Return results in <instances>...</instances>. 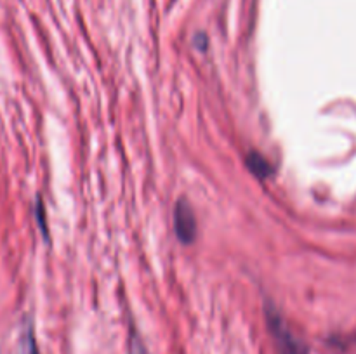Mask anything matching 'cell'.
Segmentation results:
<instances>
[{
    "mask_svg": "<svg viewBox=\"0 0 356 354\" xmlns=\"http://www.w3.org/2000/svg\"><path fill=\"white\" fill-rule=\"evenodd\" d=\"M19 354H39V347H37L35 337H33L30 326L23 332L21 342H19Z\"/></svg>",
    "mask_w": 356,
    "mask_h": 354,
    "instance_id": "obj_4",
    "label": "cell"
},
{
    "mask_svg": "<svg viewBox=\"0 0 356 354\" xmlns=\"http://www.w3.org/2000/svg\"><path fill=\"white\" fill-rule=\"evenodd\" d=\"M247 167L249 170L252 172L254 175H258L259 179H266V177H269V175L273 174V167L269 165V161L266 160L262 154L259 153H249L247 157Z\"/></svg>",
    "mask_w": 356,
    "mask_h": 354,
    "instance_id": "obj_3",
    "label": "cell"
},
{
    "mask_svg": "<svg viewBox=\"0 0 356 354\" xmlns=\"http://www.w3.org/2000/svg\"><path fill=\"white\" fill-rule=\"evenodd\" d=\"M266 318H268L269 332L275 339L280 354H308L306 346L290 333V330L287 328V325L275 309H266Z\"/></svg>",
    "mask_w": 356,
    "mask_h": 354,
    "instance_id": "obj_1",
    "label": "cell"
},
{
    "mask_svg": "<svg viewBox=\"0 0 356 354\" xmlns=\"http://www.w3.org/2000/svg\"><path fill=\"white\" fill-rule=\"evenodd\" d=\"M174 228L177 238L183 243H191L197 236V221L190 205L184 200L177 202L174 207Z\"/></svg>",
    "mask_w": 356,
    "mask_h": 354,
    "instance_id": "obj_2",
    "label": "cell"
}]
</instances>
